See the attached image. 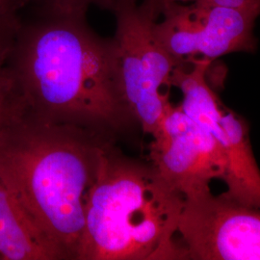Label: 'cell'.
<instances>
[{
	"mask_svg": "<svg viewBox=\"0 0 260 260\" xmlns=\"http://www.w3.org/2000/svg\"><path fill=\"white\" fill-rule=\"evenodd\" d=\"M15 36L8 69L27 111L113 140L137 125L121 91L113 39L99 36L83 7L39 0Z\"/></svg>",
	"mask_w": 260,
	"mask_h": 260,
	"instance_id": "cell-1",
	"label": "cell"
},
{
	"mask_svg": "<svg viewBox=\"0 0 260 260\" xmlns=\"http://www.w3.org/2000/svg\"><path fill=\"white\" fill-rule=\"evenodd\" d=\"M115 141L27 111L0 146V179L68 259H76L90 191Z\"/></svg>",
	"mask_w": 260,
	"mask_h": 260,
	"instance_id": "cell-2",
	"label": "cell"
},
{
	"mask_svg": "<svg viewBox=\"0 0 260 260\" xmlns=\"http://www.w3.org/2000/svg\"><path fill=\"white\" fill-rule=\"evenodd\" d=\"M184 196L115 142L103 151L75 260L177 259Z\"/></svg>",
	"mask_w": 260,
	"mask_h": 260,
	"instance_id": "cell-3",
	"label": "cell"
},
{
	"mask_svg": "<svg viewBox=\"0 0 260 260\" xmlns=\"http://www.w3.org/2000/svg\"><path fill=\"white\" fill-rule=\"evenodd\" d=\"M112 12L122 94L138 125L152 135L172 105L162 88L172 86L173 73L182 63L160 45L153 33V18L136 0H123Z\"/></svg>",
	"mask_w": 260,
	"mask_h": 260,
	"instance_id": "cell-4",
	"label": "cell"
},
{
	"mask_svg": "<svg viewBox=\"0 0 260 260\" xmlns=\"http://www.w3.org/2000/svg\"><path fill=\"white\" fill-rule=\"evenodd\" d=\"M177 235V259L260 260V208L208 187L184 197Z\"/></svg>",
	"mask_w": 260,
	"mask_h": 260,
	"instance_id": "cell-5",
	"label": "cell"
},
{
	"mask_svg": "<svg viewBox=\"0 0 260 260\" xmlns=\"http://www.w3.org/2000/svg\"><path fill=\"white\" fill-rule=\"evenodd\" d=\"M160 45L179 63L210 61L233 52L255 49V16L240 10L202 4H169L153 15Z\"/></svg>",
	"mask_w": 260,
	"mask_h": 260,
	"instance_id": "cell-6",
	"label": "cell"
},
{
	"mask_svg": "<svg viewBox=\"0 0 260 260\" xmlns=\"http://www.w3.org/2000/svg\"><path fill=\"white\" fill-rule=\"evenodd\" d=\"M151 137V165L184 197L208 188L213 179H223L226 160L222 147L179 105L169 107Z\"/></svg>",
	"mask_w": 260,
	"mask_h": 260,
	"instance_id": "cell-7",
	"label": "cell"
},
{
	"mask_svg": "<svg viewBox=\"0 0 260 260\" xmlns=\"http://www.w3.org/2000/svg\"><path fill=\"white\" fill-rule=\"evenodd\" d=\"M221 121L225 133L223 149L226 160L223 194L243 205L260 208V169L251 147L249 125L244 118L225 107Z\"/></svg>",
	"mask_w": 260,
	"mask_h": 260,
	"instance_id": "cell-8",
	"label": "cell"
},
{
	"mask_svg": "<svg viewBox=\"0 0 260 260\" xmlns=\"http://www.w3.org/2000/svg\"><path fill=\"white\" fill-rule=\"evenodd\" d=\"M0 258L65 260L64 251L22 209L0 179Z\"/></svg>",
	"mask_w": 260,
	"mask_h": 260,
	"instance_id": "cell-9",
	"label": "cell"
},
{
	"mask_svg": "<svg viewBox=\"0 0 260 260\" xmlns=\"http://www.w3.org/2000/svg\"><path fill=\"white\" fill-rule=\"evenodd\" d=\"M20 19L0 22V96L19 92L8 69V58Z\"/></svg>",
	"mask_w": 260,
	"mask_h": 260,
	"instance_id": "cell-10",
	"label": "cell"
},
{
	"mask_svg": "<svg viewBox=\"0 0 260 260\" xmlns=\"http://www.w3.org/2000/svg\"><path fill=\"white\" fill-rule=\"evenodd\" d=\"M169 4H202L240 10L256 18L260 15V0H145L140 6L151 17L163 6Z\"/></svg>",
	"mask_w": 260,
	"mask_h": 260,
	"instance_id": "cell-11",
	"label": "cell"
},
{
	"mask_svg": "<svg viewBox=\"0 0 260 260\" xmlns=\"http://www.w3.org/2000/svg\"><path fill=\"white\" fill-rule=\"evenodd\" d=\"M26 112L27 106L19 92L0 96V146Z\"/></svg>",
	"mask_w": 260,
	"mask_h": 260,
	"instance_id": "cell-12",
	"label": "cell"
},
{
	"mask_svg": "<svg viewBox=\"0 0 260 260\" xmlns=\"http://www.w3.org/2000/svg\"><path fill=\"white\" fill-rule=\"evenodd\" d=\"M23 6L21 0H0V22L19 19V10Z\"/></svg>",
	"mask_w": 260,
	"mask_h": 260,
	"instance_id": "cell-13",
	"label": "cell"
},
{
	"mask_svg": "<svg viewBox=\"0 0 260 260\" xmlns=\"http://www.w3.org/2000/svg\"><path fill=\"white\" fill-rule=\"evenodd\" d=\"M60 3H65L69 5H75L88 9L90 5H98L103 9L113 11L117 5H119L123 0H51Z\"/></svg>",
	"mask_w": 260,
	"mask_h": 260,
	"instance_id": "cell-14",
	"label": "cell"
},
{
	"mask_svg": "<svg viewBox=\"0 0 260 260\" xmlns=\"http://www.w3.org/2000/svg\"><path fill=\"white\" fill-rule=\"evenodd\" d=\"M25 5L27 4V3H29V2H37V1H39V0H21Z\"/></svg>",
	"mask_w": 260,
	"mask_h": 260,
	"instance_id": "cell-15",
	"label": "cell"
}]
</instances>
